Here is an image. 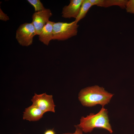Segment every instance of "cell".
I'll list each match as a JSON object with an SVG mask.
<instances>
[{
	"instance_id": "1",
	"label": "cell",
	"mask_w": 134,
	"mask_h": 134,
	"mask_svg": "<svg viewBox=\"0 0 134 134\" xmlns=\"http://www.w3.org/2000/svg\"><path fill=\"white\" fill-rule=\"evenodd\" d=\"M113 95L103 87L95 85L81 90L79 94L78 98L84 106L91 107L100 104L104 107L110 102Z\"/></svg>"
},
{
	"instance_id": "2",
	"label": "cell",
	"mask_w": 134,
	"mask_h": 134,
	"mask_svg": "<svg viewBox=\"0 0 134 134\" xmlns=\"http://www.w3.org/2000/svg\"><path fill=\"white\" fill-rule=\"evenodd\" d=\"M108 113L107 109L102 107L96 114L91 113L86 117H82L79 124L74 126L79 128L86 133L91 132L95 128H100L106 130L112 134L113 131Z\"/></svg>"
},
{
	"instance_id": "3",
	"label": "cell",
	"mask_w": 134,
	"mask_h": 134,
	"mask_svg": "<svg viewBox=\"0 0 134 134\" xmlns=\"http://www.w3.org/2000/svg\"><path fill=\"white\" fill-rule=\"evenodd\" d=\"M74 21L70 23L54 22L53 40L63 41L77 35L79 25Z\"/></svg>"
},
{
	"instance_id": "4",
	"label": "cell",
	"mask_w": 134,
	"mask_h": 134,
	"mask_svg": "<svg viewBox=\"0 0 134 134\" xmlns=\"http://www.w3.org/2000/svg\"><path fill=\"white\" fill-rule=\"evenodd\" d=\"M35 35L36 33L32 23H26L20 25L17 29L16 38L20 45L28 46L32 44Z\"/></svg>"
},
{
	"instance_id": "5",
	"label": "cell",
	"mask_w": 134,
	"mask_h": 134,
	"mask_svg": "<svg viewBox=\"0 0 134 134\" xmlns=\"http://www.w3.org/2000/svg\"><path fill=\"white\" fill-rule=\"evenodd\" d=\"M31 100L32 105L37 107L45 113L50 111L55 112V105L52 95H48L46 93L37 95L34 93Z\"/></svg>"
},
{
	"instance_id": "6",
	"label": "cell",
	"mask_w": 134,
	"mask_h": 134,
	"mask_svg": "<svg viewBox=\"0 0 134 134\" xmlns=\"http://www.w3.org/2000/svg\"><path fill=\"white\" fill-rule=\"evenodd\" d=\"M51 10L49 9L36 12L32 16V22L36 31L37 35H39L44 26L49 21L52 15Z\"/></svg>"
},
{
	"instance_id": "7",
	"label": "cell",
	"mask_w": 134,
	"mask_h": 134,
	"mask_svg": "<svg viewBox=\"0 0 134 134\" xmlns=\"http://www.w3.org/2000/svg\"><path fill=\"white\" fill-rule=\"evenodd\" d=\"M83 0H71L67 5L65 6L62 9V17L65 18H73L75 19L79 13Z\"/></svg>"
},
{
	"instance_id": "8",
	"label": "cell",
	"mask_w": 134,
	"mask_h": 134,
	"mask_svg": "<svg viewBox=\"0 0 134 134\" xmlns=\"http://www.w3.org/2000/svg\"><path fill=\"white\" fill-rule=\"evenodd\" d=\"M44 112L32 105L26 108L23 112V119L30 121H38L43 117Z\"/></svg>"
},
{
	"instance_id": "9",
	"label": "cell",
	"mask_w": 134,
	"mask_h": 134,
	"mask_svg": "<svg viewBox=\"0 0 134 134\" xmlns=\"http://www.w3.org/2000/svg\"><path fill=\"white\" fill-rule=\"evenodd\" d=\"M54 22L49 21L44 26L39 35V40L44 44L48 45L53 40V28Z\"/></svg>"
},
{
	"instance_id": "10",
	"label": "cell",
	"mask_w": 134,
	"mask_h": 134,
	"mask_svg": "<svg viewBox=\"0 0 134 134\" xmlns=\"http://www.w3.org/2000/svg\"><path fill=\"white\" fill-rule=\"evenodd\" d=\"M127 1V0H99L97 5L105 7L117 5L124 9L125 8Z\"/></svg>"
},
{
	"instance_id": "11",
	"label": "cell",
	"mask_w": 134,
	"mask_h": 134,
	"mask_svg": "<svg viewBox=\"0 0 134 134\" xmlns=\"http://www.w3.org/2000/svg\"><path fill=\"white\" fill-rule=\"evenodd\" d=\"M93 5L89 0H83L80 7L78 15L75 21L78 23L84 18L89 9Z\"/></svg>"
},
{
	"instance_id": "12",
	"label": "cell",
	"mask_w": 134,
	"mask_h": 134,
	"mask_svg": "<svg viewBox=\"0 0 134 134\" xmlns=\"http://www.w3.org/2000/svg\"><path fill=\"white\" fill-rule=\"evenodd\" d=\"M27 1L34 7L35 12L42 10L45 9L39 0H28Z\"/></svg>"
},
{
	"instance_id": "13",
	"label": "cell",
	"mask_w": 134,
	"mask_h": 134,
	"mask_svg": "<svg viewBox=\"0 0 134 134\" xmlns=\"http://www.w3.org/2000/svg\"><path fill=\"white\" fill-rule=\"evenodd\" d=\"M125 8L127 12L134 14V0H128Z\"/></svg>"
},
{
	"instance_id": "14",
	"label": "cell",
	"mask_w": 134,
	"mask_h": 134,
	"mask_svg": "<svg viewBox=\"0 0 134 134\" xmlns=\"http://www.w3.org/2000/svg\"><path fill=\"white\" fill-rule=\"evenodd\" d=\"M9 19V17L4 13L0 8V19L1 20L6 21Z\"/></svg>"
},
{
	"instance_id": "15",
	"label": "cell",
	"mask_w": 134,
	"mask_h": 134,
	"mask_svg": "<svg viewBox=\"0 0 134 134\" xmlns=\"http://www.w3.org/2000/svg\"><path fill=\"white\" fill-rule=\"evenodd\" d=\"M76 129L75 132L73 133H65L62 134H84L83 131L81 129L75 126Z\"/></svg>"
},
{
	"instance_id": "16",
	"label": "cell",
	"mask_w": 134,
	"mask_h": 134,
	"mask_svg": "<svg viewBox=\"0 0 134 134\" xmlns=\"http://www.w3.org/2000/svg\"><path fill=\"white\" fill-rule=\"evenodd\" d=\"M44 134H55V133L53 130H49L46 131Z\"/></svg>"
},
{
	"instance_id": "17",
	"label": "cell",
	"mask_w": 134,
	"mask_h": 134,
	"mask_svg": "<svg viewBox=\"0 0 134 134\" xmlns=\"http://www.w3.org/2000/svg\"></svg>"
}]
</instances>
